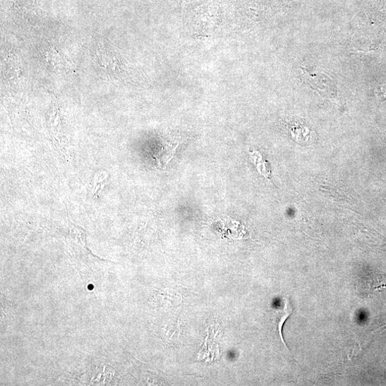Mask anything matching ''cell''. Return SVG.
Listing matches in <instances>:
<instances>
[{
  "mask_svg": "<svg viewBox=\"0 0 386 386\" xmlns=\"http://www.w3.org/2000/svg\"><path fill=\"white\" fill-rule=\"evenodd\" d=\"M43 58L45 64L52 69L61 70L66 64L63 55L53 47L46 48Z\"/></svg>",
  "mask_w": 386,
  "mask_h": 386,
  "instance_id": "obj_1",
  "label": "cell"
},
{
  "mask_svg": "<svg viewBox=\"0 0 386 386\" xmlns=\"http://www.w3.org/2000/svg\"><path fill=\"white\" fill-rule=\"evenodd\" d=\"M293 310L292 305L289 300H286L283 310L279 313L277 319H275L281 339L285 346L286 344L282 334L283 326L288 318L292 314Z\"/></svg>",
  "mask_w": 386,
  "mask_h": 386,
  "instance_id": "obj_2",
  "label": "cell"
},
{
  "mask_svg": "<svg viewBox=\"0 0 386 386\" xmlns=\"http://www.w3.org/2000/svg\"><path fill=\"white\" fill-rule=\"evenodd\" d=\"M251 158L254 162L257 171L266 179H270V171L267 169L266 162L263 159L262 155L258 152H253L251 154Z\"/></svg>",
  "mask_w": 386,
  "mask_h": 386,
  "instance_id": "obj_3",
  "label": "cell"
},
{
  "mask_svg": "<svg viewBox=\"0 0 386 386\" xmlns=\"http://www.w3.org/2000/svg\"><path fill=\"white\" fill-rule=\"evenodd\" d=\"M177 147L178 145H170L167 147H165V148H163L161 152H159V155L157 157V159L159 162L160 167L164 168L165 165H167L169 162V161L175 155Z\"/></svg>",
  "mask_w": 386,
  "mask_h": 386,
  "instance_id": "obj_4",
  "label": "cell"
},
{
  "mask_svg": "<svg viewBox=\"0 0 386 386\" xmlns=\"http://www.w3.org/2000/svg\"><path fill=\"white\" fill-rule=\"evenodd\" d=\"M377 96L381 101L386 100V85H382L378 88Z\"/></svg>",
  "mask_w": 386,
  "mask_h": 386,
  "instance_id": "obj_5",
  "label": "cell"
}]
</instances>
